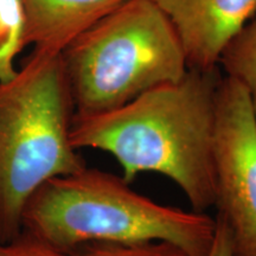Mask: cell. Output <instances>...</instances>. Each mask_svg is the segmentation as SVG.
Returning a JSON list of instances; mask_svg holds the SVG:
<instances>
[{"mask_svg": "<svg viewBox=\"0 0 256 256\" xmlns=\"http://www.w3.org/2000/svg\"><path fill=\"white\" fill-rule=\"evenodd\" d=\"M74 110L62 54L32 51L0 81V242L23 230L32 194L86 165L70 139Z\"/></svg>", "mask_w": 256, "mask_h": 256, "instance_id": "cell-3", "label": "cell"}, {"mask_svg": "<svg viewBox=\"0 0 256 256\" xmlns=\"http://www.w3.org/2000/svg\"><path fill=\"white\" fill-rule=\"evenodd\" d=\"M218 69L244 88L256 113V12L224 49Z\"/></svg>", "mask_w": 256, "mask_h": 256, "instance_id": "cell-8", "label": "cell"}, {"mask_svg": "<svg viewBox=\"0 0 256 256\" xmlns=\"http://www.w3.org/2000/svg\"><path fill=\"white\" fill-rule=\"evenodd\" d=\"M25 46L34 51L62 54L80 34L126 0H22Z\"/></svg>", "mask_w": 256, "mask_h": 256, "instance_id": "cell-7", "label": "cell"}, {"mask_svg": "<svg viewBox=\"0 0 256 256\" xmlns=\"http://www.w3.org/2000/svg\"><path fill=\"white\" fill-rule=\"evenodd\" d=\"M25 46L23 2L0 0V81L14 75V60Z\"/></svg>", "mask_w": 256, "mask_h": 256, "instance_id": "cell-9", "label": "cell"}, {"mask_svg": "<svg viewBox=\"0 0 256 256\" xmlns=\"http://www.w3.org/2000/svg\"><path fill=\"white\" fill-rule=\"evenodd\" d=\"M220 69H190L180 81L140 95L128 104L90 115H74L75 148L113 156L128 183L142 174L166 177L180 188L191 209L215 203V142Z\"/></svg>", "mask_w": 256, "mask_h": 256, "instance_id": "cell-1", "label": "cell"}, {"mask_svg": "<svg viewBox=\"0 0 256 256\" xmlns=\"http://www.w3.org/2000/svg\"><path fill=\"white\" fill-rule=\"evenodd\" d=\"M75 115L107 112L186 75L174 25L153 0H126L62 51Z\"/></svg>", "mask_w": 256, "mask_h": 256, "instance_id": "cell-4", "label": "cell"}, {"mask_svg": "<svg viewBox=\"0 0 256 256\" xmlns=\"http://www.w3.org/2000/svg\"><path fill=\"white\" fill-rule=\"evenodd\" d=\"M174 25L190 69L218 68L224 49L256 12V0H153Z\"/></svg>", "mask_w": 256, "mask_h": 256, "instance_id": "cell-6", "label": "cell"}, {"mask_svg": "<svg viewBox=\"0 0 256 256\" xmlns=\"http://www.w3.org/2000/svg\"><path fill=\"white\" fill-rule=\"evenodd\" d=\"M23 229L66 252L92 243L162 241L190 256H206L216 218L164 206L133 190L122 176L84 166L51 179L32 194Z\"/></svg>", "mask_w": 256, "mask_h": 256, "instance_id": "cell-2", "label": "cell"}, {"mask_svg": "<svg viewBox=\"0 0 256 256\" xmlns=\"http://www.w3.org/2000/svg\"><path fill=\"white\" fill-rule=\"evenodd\" d=\"M206 256H235L232 236L224 223L218 218H216V232Z\"/></svg>", "mask_w": 256, "mask_h": 256, "instance_id": "cell-12", "label": "cell"}, {"mask_svg": "<svg viewBox=\"0 0 256 256\" xmlns=\"http://www.w3.org/2000/svg\"><path fill=\"white\" fill-rule=\"evenodd\" d=\"M0 256H69V252L54 247L26 229L17 238L0 242Z\"/></svg>", "mask_w": 256, "mask_h": 256, "instance_id": "cell-11", "label": "cell"}, {"mask_svg": "<svg viewBox=\"0 0 256 256\" xmlns=\"http://www.w3.org/2000/svg\"><path fill=\"white\" fill-rule=\"evenodd\" d=\"M234 255L256 256V113L249 95L222 74L217 95L215 203Z\"/></svg>", "mask_w": 256, "mask_h": 256, "instance_id": "cell-5", "label": "cell"}, {"mask_svg": "<svg viewBox=\"0 0 256 256\" xmlns=\"http://www.w3.org/2000/svg\"><path fill=\"white\" fill-rule=\"evenodd\" d=\"M69 256H190L168 242H144L130 244L92 243L69 252Z\"/></svg>", "mask_w": 256, "mask_h": 256, "instance_id": "cell-10", "label": "cell"}]
</instances>
